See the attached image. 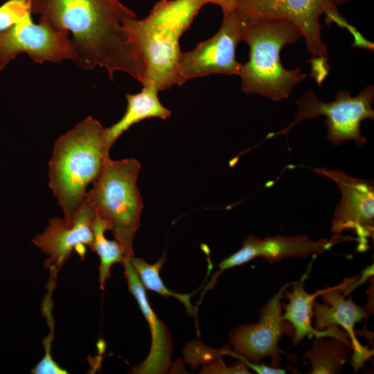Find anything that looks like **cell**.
Here are the masks:
<instances>
[{"label": "cell", "instance_id": "obj_1", "mask_svg": "<svg viewBox=\"0 0 374 374\" xmlns=\"http://www.w3.org/2000/svg\"><path fill=\"white\" fill-rule=\"evenodd\" d=\"M31 13L54 29L71 33L79 67L104 68L113 80L116 71L143 84L145 67L137 45L136 14L119 0H28Z\"/></svg>", "mask_w": 374, "mask_h": 374}, {"label": "cell", "instance_id": "obj_2", "mask_svg": "<svg viewBox=\"0 0 374 374\" xmlns=\"http://www.w3.org/2000/svg\"><path fill=\"white\" fill-rule=\"evenodd\" d=\"M242 41L249 47V60L242 64L239 76L245 93H256L278 102L290 96L307 77L300 68L288 70L280 60L287 45L302 37L292 21L280 18H241Z\"/></svg>", "mask_w": 374, "mask_h": 374}, {"label": "cell", "instance_id": "obj_3", "mask_svg": "<svg viewBox=\"0 0 374 374\" xmlns=\"http://www.w3.org/2000/svg\"><path fill=\"white\" fill-rule=\"evenodd\" d=\"M101 123L88 116L55 141L48 163L49 187L61 206L66 224L83 204L107 157Z\"/></svg>", "mask_w": 374, "mask_h": 374}, {"label": "cell", "instance_id": "obj_4", "mask_svg": "<svg viewBox=\"0 0 374 374\" xmlns=\"http://www.w3.org/2000/svg\"><path fill=\"white\" fill-rule=\"evenodd\" d=\"M207 0H160L149 15L134 22L137 45L145 66L143 84L161 91L175 85L181 51L179 39Z\"/></svg>", "mask_w": 374, "mask_h": 374}, {"label": "cell", "instance_id": "obj_5", "mask_svg": "<svg viewBox=\"0 0 374 374\" xmlns=\"http://www.w3.org/2000/svg\"><path fill=\"white\" fill-rule=\"evenodd\" d=\"M140 169V163L133 158L105 159L93 188L84 197L107 231L112 232L126 258L134 256L133 241L143 207L137 186Z\"/></svg>", "mask_w": 374, "mask_h": 374}, {"label": "cell", "instance_id": "obj_6", "mask_svg": "<svg viewBox=\"0 0 374 374\" xmlns=\"http://www.w3.org/2000/svg\"><path fill=\"white\" fill-rule=\"evenodd\" d=\"M374 86L369 84L356 96H352L346 90L337 93L334 101L325 103L320 100L311 89L306 90L296 100L298 107L294 120L284 129L268 134L265 139L282 134L301 122L319 116L326 117V139L334 145H339L346 141H353L358 146H363L367 138L362 136V122L374 120Z\"/></svg>", "mask_w": 374, "mask_h": 374}, {"label": "cell", "instance_id": "obj_7", "mask_svg": "<svg viewBox=\"0 0 374 374\" xmlns=\"http://www.w3.org/2000/svg\"><path fill=\"white\" fill-rule=\"evenodd\" d=\"M243 21L235 9L223 12L218 31L198 44L193 50L181 53L175 76V85L211 74L239 75L242 64L236 60L235 49L242 41Z\"/></svg>", "mask_w": 374, "mask_h": 374}, {"label": "cell", "instance_id": "obj_8", "mask_svg": "<svg viewBox=\"0 0 374 374\" xmlns=\"http://www.w3.org/2000/svg\"><path fill=\"white\" fill-rule=\"evenodd\" d=\"M235 9L243 19L280 18L292 21L300 29L312 58L328 61L319 19L326 14L330 24L341 17L332 0H238Z\"/></svg>", "mask_w": 374, "mask_h": 374}, {"label": "cell", "instance_id": "obj_9", "mask_svg": "<svg viewBox=\"0 0 374 374\" xmlns=\"http://www.w3.org/2000/svg\"><path fill=\"white\" fill-rule=\"evenodd\" d=\"M31 12L9 28L0 32V71L17 55L26 53L35 62H77V51L67 31L54 29L43 18L33 21Z\"/></svg>", "mask_w": 374, "mask_h": 374}, {"label": "cell", "instance_id": "obj_10", "mask_svg": "<svg viewBox=\"0 0 374 374\" xmlns=\"http://www.w3.org/2000/svg\"><path fill=\"white\" fill-rule=\"evenodd\" d=\"M313 170L333 181L341 193L332 220V232L337 235L345 231L353 233L358 239L359 251H366L368 238L373 236L374 231L373 180L354 177L341 170L324 167Z\"/></svg>", "mask_w": 374, "mask_h": 374}, {"label": "cell", "instance_id": "obj_11", "mask_svg": "<svg viewBox=\"0 0 374 374\" xmlns=\"http://www.w3.org/2000/svg\"><path fill=\"white\" fill-rule=\"evenodd\" d=\"M292 284H285L267 301L260 310L257 323L242 325L231 330L229 341L234 357L260 364L261 359L269 357L274 366H278L280 354L283 353L278 347V341L283 334L291 332L289 330L292 327L283 317L281 304L284 292Z\"/></svg>", "mask_w": 374, "mask_h": 374}, {"label": "cell", "instance_id": "obj_12", "mask_svg": "<svg viewBox=\"0 0 374 374\" xmlns=\"http://www.w3.org/2000/svg\"><path fill=\"white\" fill-rule=\"evenodd\" d=\"M355 241L356 237L334 234L330 238L312 240L308 235H276L259 238L250 235L244 240L242 247L235 253L224 259L219 265V270L213 276L208 287H213L218 276L225 270L240 266L258 258L265 259L269 265L291 257L307 258L310 255H320L340 242Z\"/></svg>", "mask_w": 374, "mask_h": 374}, {"label": "cell", "instance_id": "obj_13", "mask_svg": "<svg viewBox=\"0 0 374 374\" xmlns=\"http://www.w3.org/2000/svg\"><path fill=\"white\" fill-rule=\"evenodd\" d=\"M95 217L93 209L84 201L70 224L61 218L50 219L46 230L32 239V242L48 256L44 263L46 269L57 274L73 251L84 257L86 247L90 248L93 240Z\"/></svg>", "mask_w": 374, "mask_h": 374}, {"label": "cell", "instance_id": "obj_14", "mask_svg": "<svg viewBox=\"0 0 374 374\" xmlns=\"http://www.w3.org/2000/svg\"><path fill=\"white\" fill-rule=\"evenodd\" d=\"M352 279L339 285L327 287L320 295L323 303L314 301L312 317L315 318V329L325 330L340 326L348 334L352 348L355 350L353 357V367L359 369L366 359L368 353L357 340L354 328L357 323L368 317L365 310L357 305L352 299H346L344 290L348 287Z\"/></svg>", "mask_w": 374, "mask_h": 374}, {"label": "cell", "instance_id": "obj_15", "mask_svg": "<svg viewBox=\"0 0 374 374\" xmlns=\"http://www.w3.org/2000/svg\"><path fill=\"white\" fill-rule=\"evenodd\" d=\"M128 290L136 299L145 318L151 333V347L147 357L134 366L131 373L137 374H162L170 371L172 343L170 332L158 318L148 301L145 289L133 269L130 258L125 257L122 263Z\"/></svg>", "mask_w": 374, "mask_h": 374}, {"label": "cell", "instance_id": "obj_16", "mask_svg": "<svg viewBox=\"0 0 374 374\" xmlns=\"http://www.w3.org/2000/svg\"><path fill=\"white\" fill-rule=\"evenodd\" d=\"M305 276L296 282L292 283V290L284 292L288 300L285 304L284 319L293 327L292 344H298L305 337H332L350 343L346 332L341 331L337 326L325 330H317L312 326V305L316 297L320 296L326 289L320 290L314 294L308 293L304 287Z\"/></svg>", "mask_w": 374, "mask_h": 374}, {"label": "cell", "instance_id": "obj_17", "mask_svg": "<svg viewBox=\"0 0 374 374\" xmlns=\"http://www.w3.org/2000/svg\"><path fill=\"white\" fill-rule=\"evenodd\" d=\"M159 92L154 87L146 84L137 93L126 94L127 105L124 115L104 131V152L107 157H109V150L118 138L133 125L150 118L166 120L170 116L171 111L161 104Z\"/></svg>", "mask_w": 374, "mask_h": 374}, {"label": "cell", "instance_id": "obj_18", "mask_svg": "<svg viewBox=\"0 0 374 374\" xmlns=\"http://www.w3.org/2000/svg\"><path fill=\"white\" fill-rule=\"evenodd\" d=\"M350 343L330 337H316L312 347L303 355L312 366L311 374H335L339 373L343 366L350 362Z\"/></svg>", "mask_w": 374, "mask_h": 374}, {"label": "cell", "instance_id": "obj_19", "mask_svg": "<svg viewBox=\"0 0 374 374\" xmlns=\"http://www.w3.org/2000/svg\"><path fill=\"white\" fill-rule=\"evenodd\" d=\"M185 362L195 366L202 364L201 373H250L248 367L242 362L227 367L222 361L223 355L232 356L229 346L214 349L201 342L193 341L186 345L184 350Z\"/></svg>", "mask_w": 374, "mask_h": 374}, {"label": "cell", "instance_id": "obj_20", "mask_svg": "<svg viewBox=\"0 0 374 374\" xmlns=\"http://www.w3.org/2000/svg\"><path fill=\"white\" fill-rule=\"evenodd\" d=\"M166 255L153 265L146 262L143 259L135 257L130 258V262L145 289L155 292L164 297H174L181 302L188 314L196 315V310L191 305V294L176 293L168 289L162 281L160 270L166 262Z\"/></svg>", "mask_w": 374, "mask_h": 374}, {"label": "cell", "instance_id": "obj_21", "mask_svg": "<svg viewBox=\"0 0 374 374\" xmlns=\"http://www.w3.org/2000/svg\"><path fill=\"white\" fill-rule=\"evenodd\" d=\"M92 229L93 240L89 248L100 258L99 283L104 290L107 280L111 277V268L116 263H122L125 255L120 244L115 240H109L105 236L107 231L100 219L96 215Z\"/></svg>", "mask_w": 374, "mask_h": 374}, {"label": "cell", "instance_id": "obj_22", "mask_svg": "<svg viewBox=\"0 0 374 374\" xmlns=\"http://www.w3.org/2000/svg\"><path fill=\"white\" fill-rule=\"evenodd\" d=\"M30 10L28 0H8L0 6V32L22 20Z\"/></svg>", "mask_w": 374, "mask_h": 374}, {"label": "cell", "instance_id": "obj_23", "mask_svg": "<svg viewBox=\"0 0 374 374\" xmlns=\"http://www.w3.org/2000/svg\"><path fill=\"white\" fill-rule=\"evenodd\" d=\"M238 0H207L208 3L219 6L223 12L234 10Z\"/></svg>", "mask_w": 374, "mask_h": 374}, {"label": "cell", "instance_id": "obj_24", "mask_svg": "<svg viewBox=\"0 0 374 374\" xmlns=\"http://www.w3.org/2000/svg\"><path fill=\"white\" fill-rule=\"evenodd\" d=\"M352 0H332L334 5L336 6L337 5H341Z\"/></svg>", "mask_w": 374, "mask_h": 374}]
</instances>
